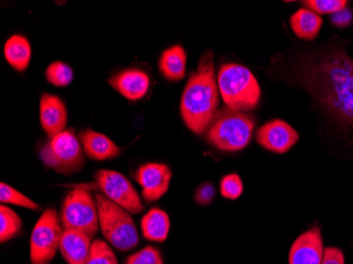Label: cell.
Listing matches in <instances>:
<instances>
[{"label": "cell", "instance_id": "3957f363", "mask_svg": "<svg viewBox=\"0 0 353 264\" xmlns=\"http://www.w3.org/2000/svg\"><path fill=\"white\" fill-rule=\"evenodd\" d=\"M218 88L225 107L251 111L261 100V87L253 73L238 63H224L218 73Z\"/></svg>", "mask_w": 353, "mask_h": 264}, {"label": "cell", "instance_id": "4316f807", "mask_svg": "<svg viewBox=\"0 0 353 264\" xmlns=\"http://www.w3.org/2000/svg\"><path fill=\"white\" fill-rule=\"evenodd\" d=\"M126 264H163L161 253L154 246H146L145 249L130 256Z\"/></svg>", "mask_w": 353, "mask_h": 264}, {"label": "cell", "instance_id": "cb8c5ba5", "mask_svg": "<svg viewBox=\"0 0 353 264\" xmlns=\"http://www.w3.org/2000/svg\"><path fill=\"white\" fill-rule=\"evenodd\" d=\"M85 264H119L114 252L103 240H95L91 244L90 255Z\"/></svg>", "mask_w": 353, "mask_h": 264}, {"label": "cell", "instance_id": "5b68a950", "mask_svg": "<svg viewBox=\"0 0 353 264\" xmlns=\"http://www.w3.org/2000/svg\"><path fill=\"white\" fill-rule=\"evenodd\" d=\"M95 201L105 239L118 251L134 249L139 243V234L132 212L107 199L102 194H95Z\"/></svg>", "mask_w": 353, "mask_h": 264}, {"label": "cell", "instance_id": "ffe728a7", "mask_svg": "<svg viewBox=\"0 0 353 264\" xmlns=\"http://www.w3.org/2000/svg\"><path fill=\"white\" fill-rule=\"evenodd\" d=\"M31 45L21 35H13L5 45V57L15 70L23 72L31 61Z\"/></svg>", "mask_w": 353, "mask_h": 264}, {"label": "cell", "instance_id": "83f0119b", "mask_svg": "<svg viewBox=\"0 0 353 264\" xmlns=\"http://www.w3.org/2000/svg\"><path fill=\"white\" fill-rule=\"evenodd\" d=\"M215 196V188L211 183H204L199 186L196 192V201L201 205H208L212 203Z\"/></svg>", "mask_w": 353, "mask_h": 264}, {"label": "cell", "instance_id": "484cf974", "mask_svg": "<svg viewBox=\"0 0 353 264\" xmlns=\"http://www.w3.org/2000/svg\"><path fill=\"white\" fill-rule=\"evenodd\" d=\"M220 190L224 198L231 200L238 199L243 192V181L238 174H228L222 179Z\"/></svg>", "mask_w": 353, "mask_h": 264}, {"label": "cell", "instance_id": "d6986e66", "mask_svg": "<svg viewBox=\"0 0 353 264\" xmlns=\"http://www.w3.org/2000/svg\"><path fill=\"white\" fill-rule=\"evenodd\" d=\"M290 25L297 37L313 41L322 29L323 19L311 10L299 9L291 16Z\"/></svg>", "mask_w": 353, "mask_h": 264}, {"label": "cell", "instance_id": "d4e9b609", "mask_svg": "<svg viewBox=\"0 0 353 264\" xmlns=\"http://www.w3.org/2000/svg\"><path fill=\"white\" fill-rule=\"evenodd\" d=\"M303 3L317 15H321V14H331L332 15V14L347 8L348 1H345V0H307Z\"/></svg>", "mask_w": 353, "mask_h": 264}, {"label": "cell", "instance_id": "52a82bcc", "mask_svg": "<svg viewBox=\"0 0 353 264\" xmlns=\"http://www.w3.org/2000/svg\"><path fill=\"white\" fill-rule=\"evenodd\" d=\"M39 156L47 167L59 174L79 172L85 166L82 146L72 129H66L48 141L41 148Z\"/></svg>", "mask_w": 353, "mask_h": 264}, {"label": "cell", "instance_id": "e0dca14e", "mask_svg": "<svg viewBox=\"0 0 353 264\" xmlns=\"http://www.w3.org/2000/svg\"><path fill=\"white\" fill-rule=\"evenodd\" d=\"M159 70L170 81H179L185 77L186 52L180 45L168 48L159 59Z\"/></svg>", "mask_w": 353, "mask_h": 264}, {"label": "cell", "instance_id": "ba28073f", "mask_svg": "<svg viewBox=\"0 0 353 264\" xmlns=\"http://www.w3.org/2000/svg\"><path fill=\"white\" fill-rule=\"evenodd\" d=\"M63 228L57 212L45 210L35 224L30 240V257L33 264H47L54 258L61 245Z\"/></svg>", "mask_w": 353, "mask_h": 264}, {"label": "cell", "instance_id": "603a6c76", "mask_svg": "<svg viewBox=\"0 0 353 264\" xmlns=\"http://www.w3.org/2000/svg\"><path fill=\"white\" fill-rule=\"evenodd\" d=\"M0 200H1V203L3 204H13V205L29 208L32 210H39V204L32 201L31 199L19 192V190L5 183H1V185H0Z\"/></svg>", "mask_w": 353, "mask_h": 264}, {"label": "cell", "instance_id": "44dd1931", "mask_svg": "<svg viewBox=\"0 0 353 264\" xmlns=\"http://www.w3.org/2000/svg\"><path fill=\"white\" fill-rule=\"evenodd\" d=\"M21 230V220L19 214L6 205L0 206V241H9Z\"/></svg>", "mask_w": 353, "mask_h": 264}, {"label": "cell", "instance_id": "6da1fadb", "mask_svg": "<svg viewBox=\"0 0 353 264\" xmlns=\"http://www.w3.org/2000/svg\"><path fill=\"white\" fill-rule=\"evenodd\" d=\"M303 81L329 113L353 126V59L330 49L303 65Z\"/></svg>", "mask_w": 353, "mask_h": 264}, {"label": "cell", "instance_id": "f1b7e54d", "mask_svg": "<svg viewBox=\"0 0 353 264\" xmlns=\"http://www.w3.org/2000/svg\"><path fill=\"white\" fill-rule=\"evenodd\" d=\"M353 14L350 9L345 8V9L341 10V11L336 12V13L331 15V23L335 26V27L340 28V29H344V28L348 27L351 23H352Z\"/></svg>", "mask_w": 353, "mask_h": 264}, {"label": "cell", "instance_id": "f546056e", "mask_svg": "<svg viewBox=\"0 0 353 264\" xmlns=\"http://www.w3.org/2000/svg\"><path fill=\"white\" fill-rule=\"evenodd\" d=\"M321 264H345L344 254L336 247H328L325 250Z\"/></svg>", "mask_w": 353, "mask_h": 264}, {"label": "cell", "instance_id": "7a4b0ae2", "mask_svg": "<svg viewBox=\"0 0 353 264\" xmlns=\"http://www.w3.org/2000/svg\"><path fill=\"white\" fill-rule=\"evenodd\" d=\"M218 90L214 54L208 51L200 59L197 69L190 73L180 104L184 124L194 134H202L211 125L219 105Z\"/></svg>", "mask_w": 353, "mask_h": 264}, {"label": "cell", "instance_id": "30bf717a", "mask_svg": "<svg viewBox=\"0 0 353 264\" xmlns=\"http://www.w3.org/2000/svg\"><path fill=\"white\" fill-rule=\"evenodd\" d=\"M134 176L142 187L143 199L150 203L161 199L168 192L172 170L162 163H146L141 165Z\"/></svg>", "mask_w": 353, "mask_h": 264}, {"label": "cell", "instance_id": "8992f818", "mask_svg": "<svg viewBox=\"0 0 353 264\" xmlns=\"http://www.w3.org/2000/svg\"><path fill=\"white\" fill-rule=\"evenodd\" d=\"M61 222L63 230H79L94 237L100 226L95 196L85 188L71 190L61 205Z\"/></svg>", "mask_w": 353, "mask_h": 264}, {"label": "cell", "instance_id": "ac0fdd59", "mask_svg": "<svg viewBox=\"0 0 353 264\" xmlns=\"http://www.w3.org/2000/svg\"><path fill=\"white\" fill-rule=\"evenodd\" d=\"M168 214L160 208H152L141 221L143 236L150 241L164 242L170 233Z\"/></svg>", "mask_w": 353, "mask_h": 264}, {"label": "cell", "instance_id": "9a60e30c", "mask_svg": "<svg viewBox=\"0 0 353 264\" xmlns=\"http://www.w3.org/2000/svg\"><path fill=\"white\" fill-rule=\"evenodd\" d=\"M91 240L79 230H63L59 251L68 264H85L91 251Z\"/></svg>", "mask_w": 353, "mask_h": 264}, {"label": "cell", "instance_id": "9c48e42d", "mask_svg": "<svg viewBox=\"0 0 353 264\" xmlns=\"http://www.w3.org/2000/svg\"><path fill=\"white\" fill-rule=\"evenodd\" d=\"M94 179L93 185L95 190H100L107 199L122 206L132 214H138L145 210L136 188L121 172L108 170H99Z\"/></svg>", "mask_w": 353, "mask_h": 264}, {"label": "cell", "instance_id": "4fadbf2b", "mask_svg": "<svg viewBox=\"0 0 353 264\" xmlns=\"http://www.w3.org/2000/svg\"><path fill=\"white\" fill-rule=\"evenodd\" d=\"M39 121L49 139L66 130L68 113L63 101L57 95L43 93L39 102Z\"/></svg>", "mask_w": 353, "mask_h": 264}, {"label": "cell", "instance_id": "277c9868", "mask_svg": "<svg viewBox=\"0 0 353 264\" xmlns=\"http://www.w3.org/2000/svg\"><path fill=\"white\" fill-rule=\"evenodd\" d=\"M255 121L251 115L224 107L208 127V142L224 152H238L251 142Z\"/></svg>", "mask_w": 353, "mask_h": 264}, {"label": "cell", "instance_id": "7402d4cb", "mask_svg": "<svg viewBox=\"0 0 353 264\" xmlns=\"http://www.w3.org/2000/svg\"><path fill=\"white\" fill-rule=\"evenodd\" d=\"M46 79L54 86L66 87L72 81L73 70L63 61H53L46 70Z\"/></svg>", "mask_w": 353, "mask_h": 264}, {"label": "cell", "instance_id": "5bb4252c", "mask_svg": "<svg viewBox=\"0 0 353 264\" xmlns=\"http://www.w3.org/2000/svg\"><path fill=\"white\" fill-rule=\"evenodd\" d=\"M114 90L130 101H138L145 97L150 89V77L139 69H126L108 79Z\"/></svg>", "mask_w": 353, "mask_h": 264}, {"label": "cell", "instance_id": "2e32d148", "mask_svg": "<svg viewBox=\"0 0 353 264\" xmlns=\"http://www.w3.org/2000/svg\"><path fill=\"white\" fill-rule=\"evenodd\" d=\"M79 139L85 154L92 160H110L121 154L120 148L108 136L91 129L79 132Z\"/></svg>", "mask_w": 353, "mask_h": 264}, {"label": "cell", "instance_id": "7c38bea8", "mask_svg": "<svg viewBox=\"0 0 353 264\" xmlns=\"http://www.w3.org/2000/svg\"><path fill=\"white\" fill-rule=\"evenodd\" d=\"M324 252L321 230L313 227L295 240L289 254V263L321 264Z\"/></svg>", "mask_w": 353, "mask_h": 264}, {"label": "cell", "instance_id": "8fae6325", "mask_svg": "<svg viewBox=\"0 0 353 264\" xmlns=\"http://www.w3.org/2000/svg\"><path fill=\"white\" fill-rule=\"evenodd\" d=\"M299 136L293 127L285 121L273 120L265 123L256 134L261 146L270 152L285 154L296 144Z\"/></svg>", "mask_w": 353, "mask_h": 264}]
</instances>
